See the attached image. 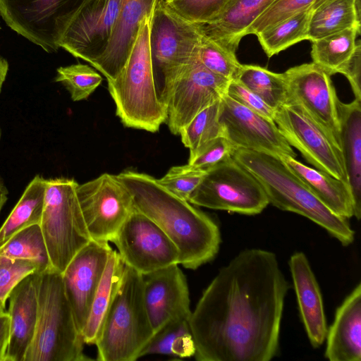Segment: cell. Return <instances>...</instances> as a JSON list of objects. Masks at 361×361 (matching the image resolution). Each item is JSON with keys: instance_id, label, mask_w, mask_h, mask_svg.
I'll return each instance as SVG.
<instances>
[{"instance_id": "1", "label": "cell", "mask_w": 361, "mask_h": 361, "mask_svg": "<svg viewBox=\"0 0 361 361\" xmlns=\"http://www.w3.org/2000/svg\"><path fill=\"white\" fill-rule=\"evenodd\" d=\"M289 283L276 255L245 249L222 267L189 318L199 361H269Z\"/></svg>"}, {"instance_id": "2", "label": "cell", "mask_w": 361, "mask_h": 361, "mask_svg": "<svg viewBox=\"0 0 361 361\" xmlns=\"http://www.w3.org/2000/svg\"><path fill=\"white\" fill-rule=\"evenodd\" d=\"M130 192L134 206L169 236L179 252V264L196 269L216 256L221 242L216 223L161 185L146 173L126 171L117 175Z\"/></svg>"}, {"instance_id": "3", "label": "cell", "mask_w": 361, "mask_h": 361, "mask_svg": "<svg viewBox=\"0 0 361 361\" xmlns=\"http://www.w3.org/2000/svg\"><path fill=\"white\" fill-rule=\"evenodd\" d=\"M232 157L259 181L269 203L309 219L343 246L353 243L355 231L348 219L330 210L279 157L243 148Z\"/></svg>"}, {"instance_id": "4", "label": "cell", "mask_w": 361, "mask_h": 361, "mask_svg": "<svg viewBox=\"0 0 361 361\" xmlns=\"http://www.w3.org/2000/svg\"><path fill=\"white\" fill-rule=\"evenodd\" d=\"M152 11L142 20L125 66L114 80L107 81L116 116L122 123L128 128L156 133L166 122L167 111L155 90L149 45Z\"/></svg>"}, {"instance_id": "5", "label": "cell", "mask_w": 361, "mask_h": 361, "mask_svg": "<svg viewBox=\"0 0 361 361\" xmlns=\"http://www.w3.org/2000/svg\"><path fill=\"white\" fill-rule=\"evenodd\" d=\"M84 340L65 293L61 273H39L37 319L23 361H83Z\"/></svg>"}, {"instance_id": "6", "label": "cell", "mask_w": 361, "mask_h": 361, "mask_svg": "<svg viewBox=\"0 0 361 361\" xmlns=\"http://www.w3.org/2000/svg\"><path fill=\"white\" fill-rule=\"evenodd\" d=\"M142 275L125 264L95 343L99 361H135L154 334L142 294Z\"/></svg>"}, {"instance_id": "7", "label": "cell", "mask_w": 361, "mask_h": 361, "mask_svg": "<svg viewBox=\"0 0 361 361\" xmlns=\"http://www.w3.org/2000/svg\"><path fill=\"white\" fill-rule=\"evenodd\" d=\"M202 32L159 0L152 14L149 45L156 94L166 107L171 89L180 75L197 59Z\"/></svg>"}, {"instance_id": "8", "label": "cell", "mask_w": 361, "mask_h": 361, "mask_svg": "<svg viewBox=\"0 0 361 361\" xmlns=\"http://www.w3.org/2000/svg\"><path fill=\"white\" fill-rule=\"evenodd\" d=\"M73 178L47 179L39 226L51 267L63 273L77 252L92 238L77 196Z\"/></svg>"}, {"instance_id": "9", "label": "cell", "mask_w": 361, "mask_h": 361, "mask_svg": "<svg viewBox=\"0 0 361 361\" xmlns=\"http://www.w3.org/2000/svg\"><path fill=\"white\" fill-rule=\"evenodd\" d=\"M188 201L245 215L259 214L269 204L259 181L233 157L207 170Z\"/></svg>"}, {"instance_id": "10", "label": "cell", "mask_w": 361, "mask_h": 361, "mask_svg": "<svg viewBox=\"0 0 361 361\" xmlns=\"http://www.w3.org/2000/svg\"><path fill=\"white\" fill-rule=\"evenodd\" d=\"M87 0H0L6 25L48 53L56 51L61 39Z\"/></svg>"}, {"instance_id": "11", "label": "cell", "mask_w": 361, "mask_h": 361, "mask_svg": "<svg viewBox=\"0 0 361 361\" xmlns=\"http://www.w3.org/2000/svg\"><path fill=\"white\" fill-rule=\"evenodd\" d=\"M274 121L288 144L308 163L349 183L341 147L301 106L286 102L275 109Z\"/></svg>"}, {"instance_id": "12", "label": "cell", "mask_w": 361, "mask_h": 361, "mask_svg": "<svg viewBox=\"0 0 361 361\" xmlns=\"http://www.w3.org/2000/svg\"><path fill=\"white\" fill-rule=\"evenodd\" d=\"M77 196L92 240L111 242L134 211L132 195L117 175L103 173L79 185Z\"/></svg>"}, {"instance_id": "13", "label": "cell", "mask_w": 361, "mask_h": 361, "mask_svg": "<svg viewBox=\"0 0 361 361\" xmlns=\"http://www.w3.org/2000/svg\"><path fill=\"white\" fill-rule=\"evenodd\" d=\"M111 242L123 262L142 275L179 264V252L173 241L135 208Z\"/></svg>"}, {"instance_id": "14", "label": "cell", "mask_w": 361, "mask_h": 361, "mask_svg": "<svg viewBox=\"0 0 361 361\" xmlns=\"http://www.w3.org/2000/svg\"><path fill=\"white\" fill-rule=\"evenodd\" d=\"M283 73L286 102L301 106L341 147L338 97L331 75L313 62L292 67Z\"/></svg>"}, {"instance_id": "15", "label": "cell", "mask_w": 361, "mask_h": 361, "mask_svg": "<svg viewBox=\"0 0 361 361\" xmlns=\"http://www.w3.org/2000/svg\"><path fill=\"white\" fill-rule=\"evenodd\" d=\"M219 121L224 136L235 149L295 158V152L274 121L250 110L226 94L220 99Z\"/></svg>"}, {"instance_id": "16", "label": "cell", "mask_w": 361, "mask_h": 361, "mask_svg": "<svg viewBox=\"0 0 361 361\" xmlns=\"http://www.w3.org/2000/svg\"><path fill=\"white\" fill-rule=\"evenodd\" d=\"M230 81L198 59L190 65L175 82L166 104V123L171 133L179 134L199 112L226 94Z\"/></svg>"}, {"instance_id": "17", "label": "cell", "mask_w": 361, "mask_h": 361, "mask_svg": "<svg viewBox=\"0 0 361 361\" xmlns=\"http://www.w3.org/2000/svg\"><path fill=\"white\" fill-rule=\"evenodd\" d=\"M126 0H87L72 20L59 46L90 64L104 51Z\"/></svg>"}, {"instance_id": "18", "label": "cell", "mask_w": 361, "mask_h": 361, "mask_svg": "<svg viewBox=\"0 0 361 361\" xmlns=\"http://www.w3.org/2000/svg\"><path fill=\"white\" fill-rule=\"evenodd\" d=\"M111 249L109 242L92 240L77 252L61 274L65 293L81 334Z\"/></svg>"}, {"instance_id": "19", "label": "cell", "mask_w": 361, "mask_h": 361, "mask_svg": "<svg viewBox=\"0 0 361 361\" xmlns=\"http://www.w3.org/2000/svg\"><path fill=\"white\" fill-rule=\"evenodd\" d=\"M142 277L144 303L154 333L172 319L190 317L188 286L178 264L159 269Z\"/></svg>"}, {"instance_id": "20", "label": "cell", "mask_w": 361, "mask_h": 361, "mask_svg": "<svg viewBox=\"0 0 361 361\" xmlns=\"http://www.w3.org/2000/svg\"><path fill=\"white\" fill-rule=\"evenodd\" d=\"M159 0H126L111 30L102 54L91 65L107 80H114L125 66L143 18Z\"/></svg>"}, {"instance_id": "21", "label": "cell", "mask_w": 361, "mask_h": 361, "mask_svg": "<svg viewBox=\"0 0 361 361\" xmlns=\"http://www.w3.org/2000/svg\"><path fill=\"white\" fill-rule=\"evenodd\" d=\"M288 264L302 322L311 345L318 348L324 343L328 329L319 286L303 252L292 255Z\"/></svg>"}, {"instance_id": "22", "label": "cell", "mask_w": 361, "mask_h": 361, "mask_svg": "<svg viewBox=\"0 0 361 361\" xmlns=\"http://www.w3.org/2000/svg\"><path fill=\"white\" fill-rule=\"evenodd\" d=\"M39 273L25 277L8 296L10 336L6 361H23L34 337L37 319Z\"/></svg>"}, {"instance_id": "23", "label": "cell", "mask_w": 361, "mask_h": 361, "mask_svg": "<svg viewBox=\"0 0 361 361\" xmlns=\"http://www.w3.org/2000/svg\"><path fill=\"white\" fill-rule=\"evenodd\" d=\"M324 356L330 361H361V283L337 308L326 336Z\"/></svg>"}, {"instance_id": "24", "label": "cell", "mask_w": 361, "mask_h": 361, "mask_svg": "<svg viewBox=\"0 0 361 361\" xmlns=\"http://www.w3.org/2000/svg\"><path fill=\"white\" fill-rule=\"evenodd\" d=\"M341 149L352 191L353 216L361 217V99L350 103L337 102Z\"/></svg>"}, {"instance_id": "25", "label": "cell", "mask_w": 361, "mask_h": 361, "mask_svg": "<svg viewBox=\"0 0 361 361\" xmlns=\"http://www.w3.org/2000/svg\"><path fill=\"white\" fill-rule=\"evenodd\" d=\"M276 0H231L213 21L200 25L202 33L236 51L252 23Z\"/></svg>"}, {"instance_id": "26", "label": "cell", "mask_w": 361, "mask_h": 361, "mask_svg": "<svg viewBox=\"0 0 361 361\" xmlns=\"http://www.w3.org/2000/svg\"><path fill=\"white\" fill-rule=\"evenodd\" d=\"M279 158L334 213L346 219L353 216V197L349 183L307 166L292 157L283 155Z\"/></svg>"}, {"instance_id": "27", "label": "cell", "mask_w": 361, "mask_h": 361, "mask_svg": "<svg viewBox=\"0 0 361 361\" xmlns=\"http://www.w3.org/2000/svg\"><path fill=\"white\" fill-rule=\"evenodd\" d=\"M124 267L125 263L117 251L111 249L82 332L85 343L95 344L106 312L120 284Z\"/></svg>"}, {"instance_id": "28", "label": "cell", "mask_w": 361, "mask_h": 361, "mask_svg": "<svg viewBox=\"0 0 361 361\" xmlns=\"http://www.w3.org/2000/svg\"><path fill=\"white\" fill-rule=\"evenodd\" d=\"M360 29L350 27L312 42V62L329 75H343L356 49Z\"/></svg>"}, {"instance_id": "29", "label": "cell", "mask_w": 361, "mask_h": 361, "mask_svg": "<svg viewBox=\"0 0 361 361\" xmlns=\"http://www.w3.org/2000/svg\"><path fill=\"white\" fill-rule=\"evenodd\" d=\"M350 27L360 29V6L356 0H329L313 11L308 40L312 42Z\"/></svg>"}, {"instance_id": "30", "label": "cell", "mask_w": 361, "mask_h": 361, "mask_svg": "<svg viewBox=\"0 0 361 361\" xmlns=\"http://www.w3.org/2000/svg\"><path fill=\"white\" fill-rule=\"evenodd\" d=\"M47 179L35 176L0 228V247L20 230L39 224L44 204Z\"/></svg>"}, {"instance_id": "31", "label": "cell", "mask_w": 361, "mask_h": 361, "mask_svg": "<svg viewBox=\"0 0 361 361\" xmlns=\"http://www.w3.org/2000/svg\"><path fill=\"white\" fill-rule=\"evenodd\" d=\"M190 317L172 319L156 331L140 354V357L164 355L177 358L194 356L195 346L189 325Z\"/></svg>"}, {"instance_id": "32", "label": "cell", "mask_w": 361, "mask_h": 361, "mask_svg": "<svg viewBox=\"0 0 361 361\" xmlns=\"http://www.w3.org/2000/svg\"><path fill=\"white\" fill-rule=\"evenodd\" d=\"M313 11L293 15L256 35L267 56L271 57L298 42L308 40V27Z\"/></svg>"}, {"instance_id": "33", "label": "cell", "mask_w": 361, "mask_h": 361, "mask_svg": "<svg viewBox=\"0 0 361 361\" xmlns=\"http://www.w3.org/2000/svg\"><path fill=\"white\" fill-rule=\"evenodd\" d=\"M235 80L274 109L286 102L284 73H274L259 66L242 64Z\"/></svg>"}, {"instance_id": "34", "label": "cell", "mask_w": 361, "mask_h": 361, "mask_svg": "<svg viewBox=\"0 0 361 361\" xmlns=\"http://www.w3.org/2000/svg\"><path fill=\"white\" fill-rule=\"evenodd\" d=\"M0 255L37 263L42 271L51 268L50 260L39 224L25 228L0 247Z\"/></svg>"}, {"instance_id": "35", "label": "cell", "mask_w": 361, "mask_h": 361, "mask_svg": "<svg viewBox=\"0 0 361 361\" xmlns=\"http://www.w3.org/2000/svg\"><path fill=\"white\" fill-rule=\"evenodd\" d=\"M219 113L220 99L199 112L180 130L181 142L190 149V155L209 141L224 136Z\"/></svg>"}, {"instance_id": "36", "label": "cell", "mask_w": 361, "mask_h": 361, "mask_svg": "<svg viewBox=\"0 0 361 361\" xmlns=\"http://www.w3.org/2000/svg\"><path fill=\"white\" fill-rule=\"evenodd\" d=\"M197 59L207 69L228 80H235L242 66L235 51L203 33L198 47Z\"/></svg>"}, {"instance_id": "37", "label": "cell", "mask_w": 361, "mask_h": 361, "mask_svg": "<svg viewBox=\"0 0 361 361\" xmlns=\"http://www.w3.org/2000/svg\"><path fill=\"white\" fill-rule=\"evenodd\" d=\"M56 73V82L66 87L74 102L87 99L102 82L101 75L85 64L61 66Z\"/></svg>"}, {"instance_id": "38", "label": "cell", "mask_w": 361, "mask_h": 361, "mask_svg": "<svg viewBox=\"0 0 361 361\" xmlns=\"http://www.w3.org/2000/svg\"><path fill=\"white\" fill-rule=\"evenodd\" d=\"M329 0H276L249 27L247 35H257L264 30L293 15L315 10Z\"/></svg>"}, {"instance_id": "39", "label": "cell", "mask_w": 361, "mask_h": 361, "mask_svg": "<svg viewBox=\"0 0 361 361\" xmlns=\"http://www.w3.org/2000/svg\"><path fill=\"white\" fill-rule=\"evenodd\" d=\"M165 4L183 19L204 25L215 20L231 0H164Z\"/></svg>"}, {"instance_id": "40", "label": "cell", "mask_w": 361, "mask_h": 361, "mask_svg": "<svg viewBox=\"0 0 361 361\" xmlns=\"http://www.w3.org/2000/svg\"><path fill=\"white\" fill-rule=\"evenodd\" d=\"M42 271L35 262L0 255V312L4 311L11 292L21 280L31 274Z\"/></svg>"}, {"instance_id": "41", "label": "cell", "mask_w": 361, "mask_h": 361, "mask_svg": "<svg viewBox=\"0 0 361 361\" xmlns=\"http://www.w3.org/2000/svg\"><path fill=\"white\" fill-rule=\"evenodd\" d=\"M205 173V171L188 164L171 167L162 178L157 179V181L177 197L188 201Z\"/></svg>"}, {"instance_id": "42", "label": "cell", "mask_w": 361, "mask_h": 361, "mask_svg": "<svg viewBox=\"0 0 361 361\" xmlns=\"http://www.w3.org/2000/svg\"><path fill=\"white\" fill-rule=\"evenodd\" d=\"M235 149L226 137L221 136L202 145L193 154L190 155L188 164L207 171L232 157Z\"/></svg>"}, {"instance_id": "43", "label": "cell", "mask_w": 361, "mask_h": 361, "mask_svg": "<svg viewBox=\"0 0 361 361\" xmlns=\"http://www.w3.org/2000/svg\"><path fill=\"white\" fill-rule=\"evenodd\" d=\"M226 94L250 110L274 121L275 109L237 80L229 82Z\"/></svg>"}, {"instance_id": "44", "label": "cell", "mask_w": 361, "mask_h": 361, "mask_svg": "<svg viewBox=\"0 0 361 361\" xmlns=\"http://www.w3.org/2000/svg\"><path fill=\"white\" fill-rule=\"evenodd\" d=\"M343 75L350 82L355 99H361V44L360 39L357 40L354 55Z\"/></svg>"}, {"instance_id": "45", "label": "cell", "mask_w": 361, "mask_h": 361, "mask_svg": "<svg viewBox=\"0 0 361 361\" xmlns=\"http://www.w3.org/2000/svg\"><path fill=\"white\" fill-rule=\"evenodd\" d=\"M10 336V317L5 311L0 312V361H6Z\"/></svg>"}, {"instance_id": "46", "label": "cell", "mask_w": 361, "mask_h": 361, "mask_svg": "<svg viewBox=\"0 0 361 361\" xmlns=\"http://www.w3.org/2000/svg\"><path fill=\"white\" fill-rule=\"evenodd\" d=\"M8 71V63L0 56V92Z\"/></svg>"}, {"instance_id": "47", "label": "cell", "mask_w": 361, "mask_h": 361, "mask_svg": "<svg viewBox=\"0 0 361 361\" xmlns=\"http://www.w3.org/2000/svg\"><path fill=\"white\" fill-rule=\"evenodd\" d=\"M8 191L3 179L0 177V212L8 199Z\"/></svg>"}, {"instance_id": "48", "label": "cell", "mask_w": 361, "mask_h": 361, "mask_svg": "<svg viewBox=\"0 0 361 361\" xmlns=\"http://www.w3.org/2000/svg\"><path fill=\"white\" fill-rule=\"evenodd\" d=\"M356 2L357 5L360 6V0H356Z\"/></svg>"}, {"instance_id": "49", "label": "cell", "mask_w": 361, "mask_h": 361, "mask_svg": "<svg viewBox=\"0 0 361 361\" xmlns=\"http://www.w3.org/2000/svg\"><path fill=\"white\" fill-rule=\"evenodd\" d=\"M1 127H0V140H1Z\"/></svg>"}]
</instances>
